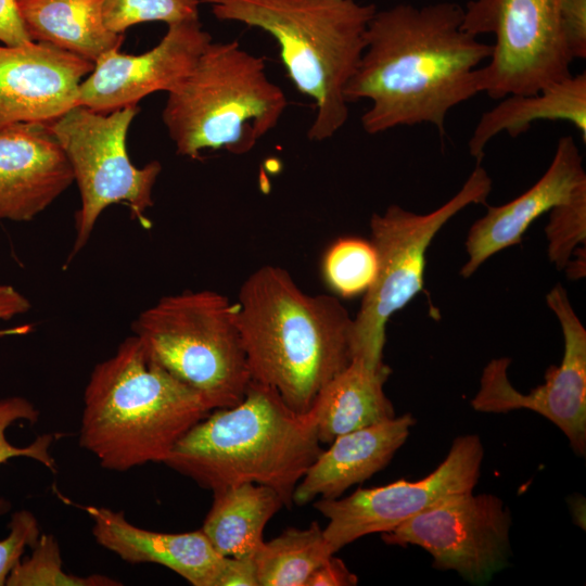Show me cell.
<instances>
[{"instance_id": "obj_11", "label": "cell", "mask_w": 586, "mask_h": 586, "mask_svg": "<svg viewBox=\"0 0 586 586\" xmlns=\"http://www.w3.org/2000/svg\"><path fill=\"white\" fill-rule=\"evenodd\" d=\"M511 513L493 494L449 496L382 533L388 545H415L433 565L453 570L466 581L484 584L508 564Z\"/></svg>"}, {"instance_id": "obj_30", "label": "cell", "mask_w": 586, "mask_h": 586, "mask_svg": "<svg viewBox=\"0 0 586 586\" xmlns=\"http://www.w3.org/2000/svg\"><path fill=\"white\" fill-rule=\"evenodd\" d=\"M9 528V535L0 540V586L5 585L25 549L33 548L41 535L36 517L28 510L14 512Z\"/></svg>"}, {"instance_id": "obj_33", "label": "cell", "mask_w": 586, "mask_h": 586, "mask_svg": "<svg viewBox=\"0 0 586 586\" xmlns=\"http://www.w3.org/2000/svg\"><path fill=\"white\" fill-rule=\"evenodd\" d=\"M30 309L29 301L15 288L0 283V320H10L15 316ZM31 330V326L24 324L12 329L0 330V337L8 335H23Z\"/></svg>"}, {"instance_id": "obj_22", "label": "cell", "mask_w": 586, "mask_h": 586, "mask_svg": "<svg viewBox=\"0 0 586 586\" xmlns=\"http://www.w3.org/2000/svg\"><path fill=\"white\" fill-rule=\"evenodd\" d=\"M18 16L33 41L47 42L95 62L119 49L123 34L109 30L102 0H15Z\"/></svg>"}, {"instance_id": "obj_26", "label": "cell", "mask_w": 586, "mask_h": 586, "mask_svg": "<svg viewBox=\"0 0 586 586\" xmlns=\"http://www.w3.org/2000/svg\"><path fill=\"white\" fill-rule=\"evenodd\" d=\"M33 553L20 561L10 573L8 586H116L120 583L101 574L76 576L62 569L58 540L52 535L41 534L31 548Z\"/></svg>"}, {"instance_id": "obj_6", "label": "cell", "mask_w": 586, "mask_h": 586, "mask_svg": "<svg viewBox=\"0 0 586 586\" xmlns=\"http://www.w3.org/2000/svg\"><path fill=\"white\" fill-rule=\"evenodd\" d=\"M167 93L163 123L177 154L192 160L205 150L249 153L277 127L288 105L264 59L238 41H211Z\"/></svg>"}, {"instance_id": "obj_3", "label": "cell", "mask_w": 586, "mask_h": 586, "mask_svg": "<svg viewBox=\"0 0 586 586\" xmlns=\"http://www.w3.org/2000/svg\"><path fill=\"white\" fill-rule=\"evenodd\" d=\"M320 444L311 408L296 412L277 391L251 380L239 404L214 409L195 423L163 463L212 492L262 484L291 506Z\"/></svg>"}, {"instance_id": "obj_35", "label": "cell", "mask_w": 586, "mask_h": 586, "mask_svg": "<svg viewBox=\"0 0 586 586\" xmlns=\"http://www.w3.org/2000/svg\"><path fill=\"white\" fill-rule=\"evenodd\" d=\"M30 41L18 16L15 0H0V43L17 46Z\"/></svg>"}, {"instance_id": "obj_14", "label": "cell", "mask_w": 586, "mask_h": 586, "mask_svg": "<svg viewBox=\"0 0 586 586\" xmlns=\"http://www.w3.org/2000/svg\"><path fill=\"white\" fill-rule=\"evenodd\" d=\"M167 26L161 41L145 53L131 55L114 49L102 54L79 86L78 105L109 113L176 87L193 68L212 37L199 18Z\"/></svg>"}, {"instance_id": "obj_10", "label": "cell", "mask_w": 586, "mask_h": 586, "mask_svg": "<svg viewBox=\"0 0 586 586\" xmlns=\"http://www.w3.org/2000/svg\"><path fill=\"white\" fill-rule=\"evenodd\" d=\"M561 0H471L462 27L492 34L495 43L479 68L480 91L494 100L533 94L570 76L574 61L561 27Z\"/></svg>"}, {"instance_id": "obj_19", "label": "cell", "mask_w": 586, "mask_h": 586, "mask_svg": "<svg viewBox=\"0 0 586 586\" xmlns=\"http://www.w3.org/2000/svg\"><path fill=\"white\" fill-rule=\"evenodd\" d=\"M415 423L406 413L336 436L296 485L293 504L303 506L319 496L339 498L352 485L368 480L388 464Z\"/></svg>"}, {"instance_id": "obj_27", "label": "cell", "mask_w": 586, "mask_h": 586, "mask_svg": "<svg viewBox=\"0 0 586 586\" xmlns=\"http://www.w3.org/2000/svg\"><path fill=\"white\" fill-rule=\"evenodd\" d=\"M200 4L201 0H102V17L109 30L123 34L140 23L198 20Z\"/></svg>"}, {"instance_id": "obj_4", "label": "cell", "mask_w": 586, "mask_h": 586, "mask_svg": "<svg viewBox=\"0 0 586 586\" xmlns=\"http://www.w3.org/2000/svg\"><path fill=\"white\" fill-rule=\"evenodd\" d=\"M211 411L198 392L166 371L132 334L90 373L79 444L111 471L164 462Z\"/></svg>"}, {"instance_id": "obj_18", "label": "cell", "mask_w": 586, "mask_h": 586, "mask_svg": "<svg viewBox=\"0 0 586 586\" xmlns=\"http://www.w3.org/2000/svg\"><path fill=\"white\" fill-rule=\"evenodd\" d=\"M92 535L103 548L131 564L163 565L193 586H215L224 557L212 546L202 530L169 534L131 524L123 511L85 507Z\"/></svg>"}, {"instance_id": "obj_9", "label": "cell", "mask_w": 586, "mask_h": 586, "mask_svg": "<svg viewBox=\"0 0 586 586\" xmlns=\"http://www.w3.org/2000/svg\"><path fill=\"white\" fill-rule=\"evenodd\" d=\"M138 105L100 113L76 105L49 124L62 146L77 183L80 206L75 214V238L68 262L88 243L105 208L124 204L132 219L150 227L154 184L162 171L158 161L135 166L127 152V133Z\"/></svg>"}, {"instance_id": "obj_24", "label": "cell", "mask_w": 586, "mask_h": 586, "mask_svg": "<svg viewBox=\"0 0 586 586\" xmlns=\"http://www.w3.org/2000/svg\"><path fill=\"white\" fill-rule=\"evenodd\" d=\"M323 530L317 522L306 528L290 527L254 555L258 586H305L310 574L330 556Z\"/></svg>"}, {"instance_id": "obj_5", "label": "cell", "mask_w": 586, "mask_h": 586, "mask_svg": "<svg viewBox=\"0 0 586 586\" xmlns=\"http://www.w3.org/2000/svg\"><path fill=\"white\" fill-rule=\"evenodd\" d=\"M220 21L269 34L297 91L315 102L311 141L333 137L348 119L346 86L377 12L357 0H201Z\"/></svg>"}, {"instance_id": "obj_31", "label": "cell", "mask_w": 586, "mask_h": 586, "mask_svg": "<svg viewBox=\"0 0 586 586\" xmlns=\"http://www.w3.org/2000/svg\"><path fill=\"white\" fill-rule=\"evenodd\" d=\"M561 27L573 60L586 58V0H561Z\"/></svg>"}, {"instance_id": "obj_29", "label": "cell", "mask_w": 586, "mask_h": 586, "mask_svg": "<svg viewBox=\"0 0 586 586\" xmlns=\"http://www.w3.org/2000/svg\"><path fill=\"white\" fill-rule=\"evenodd\" d=\"M39 419V410L33 403L21 396L0 398V464L14 457H27L34 459L52 472L56 471L55 460L51 455V446L54 436L41 434L36 440L23 447L12 445L5 432L16 421L35 423ZM11 504L0 498V514L10 510Z\"/></svg>"}, {"instance_id": "obj_8", "label": "cell", "mask_w": 586, "mask_h": 586, "mask_svg": "<svg viewBox=\"0 0 586 586\" xmlns=\"http://www.w3.org/2000/svg\"><path fill=\"white\" fill-rule=\"evenodd\" d=\"M492 190L487 171L476 164L460 190L428 214L390 205L370 219L378 273L353 318L352 359L383 367L388 319L423 290L426 251L443 226L471 204H485Z\"/></svg>"}, {"instance_id": "obj_23", "label": "cell", "mask_w": 586, "mask_h": 586, "mask_svg": "<svg viewBox=\"0 0 586 586\" xmlns=\"http://www.w3.org/2000/svg\"><path fill=\"white\" fill-rule=\"evenodd\" d=\"M202 532L222 557H254L268 521L284 505L272 488L243 483L213 491Z\"/></svg>"}, {"instance_id": "obj_21", "label": "cell", "mask_w": 586, "mask_h": 586, "mask_svg": "<svg viewBox=\"0 0 586 586\" xmlns=\"http://www.w3.org/2000/svg\"><path fill=\"white\" fill-rule=\"evenodd\" d=\"M390 373L386 365L372 368L353 358L329 381L311 406L320 443L330 444L339 435L394 418L383 388Z\"/></svg>"}, {"instance_id": "obj_34", "label": "cell", "mask_w": 586, "mask_h": 586, "mask_svg": "<svg viewBox=\"0 0 586 586\" xmlns=\"http://www.w3.org/2000/svg\"><path fill=\"white\" fill-rule=\"evenodd\" d=\"M357 582L345 563L332 555L310 574L305 586H354Z\"/></svg>"}, {"instance_id": "obj_16", "label": "cell", "mask_w": 586, "mask_h": 586, "mask_svg": "<svg viewBox=\"0 0 586 586\" xmlns=\"http://www.w3.org/2000/svg\"><path fill=\"white\" fill-rule=\"evenodd\" d=\"M73 182L69 162L49 124L0 129V219L33 220Z\"/></svg>"}, {"instance_id": "obj_12", "label": "cell", "mask_w": 586, "mask_h": 586, "mask_svg": "<svg viewBox=\"0 0 586 586\" xmlns=\"http://www.w3.org/2000/svg\"><path fill=\"white\" fill-rule=\"evenodd\" d=\"M484 456L476 434L458 436L443 462L425 477L358 488L344 498L323 499L315 508L329 520L323 536L335 553L354 540L386 533L449 496L472 492Z\"/></svg>"}, {"instance_id": "obj_32", "label": "cell", "mask_w": 586, "mask_h": 586, "mask_svg": "<svg viewBox=\"0 0 586 586\" xmlns=\"http://www.w3.org/2000/svg\"><path fill=\"white\" fill-rule=\"evenodd\" d=\"M215 586H258L254 557H224Z\"/></svg>"}, {"instance_id": "obj_13", "label": "cell", "mask_w": 586, "mask_h": 586, "mask_svg": "<svg viewBox=\"0 0 586 586\" xmlns=\"http://www.w3.org/2000/svg\"><path fill=\"white\" fill-rule=\"evenodd\" d=\"M546 302L557 316L563 334L564 352L560 365L547 370L544 384L523 394L508 379L510 359H493L483 370L480 388L471 405L482 412L533 410L564 433L573 451L585 456L586 330L560 283L547 293Z\"/></svg>"}, {"instance_id": "obj_15", "label": "cell", "mask_w": 586, "mask_h": 586, "mask_svg": "<svg viewBox=\"0 0 586 586\" xmlns=\"http://www.w3.org/2000/svg\"><path fill=\"white\" fill-rule=\"evenodd\" d=\"M93 67L47 42L0 43V129L56 120L78 105L79 86Z\"/></svg>"}, {"instance_id": "obj_25", "label": "cell", "mask_w": 586, "mask_h": 586, "mask_svg": "<svg viewBox=\"0 0 586 586\" xmlns=\"http://www.w3.org/2000/svg\"><path fill=\"white\" fill-rule=\"evenodd\" d=\"M378 273V255L371 241L343 238L334 242L323 259L329 286L343 297L365 294Z\"/></svg>"}, {"instance_id": "obj_20", "label": "cell", "mask_w": 586, "mask_h": 586, "mask_svg": "<svg viewBox=\"0 0 586 586\" xmlns=\"http://www.w3.org/2000/svg\"><path fill=\"white\" fill-rule=\"evenodd\" d=\"M539 120L568 122L586 142V74L552 82L533 94H510L484 112L468 142L469 153L481 164L488 142L501 132L515 138Z\"/></svg>"}, {"instance_id": "obj_2", "label": "cell", "mask_w": 586, "mask_h": 586, "mask_svg": "<svg viewBox=\"0 0 586 586\" xmlns=\"http://www.w3.org/2000/svg\"><path fill=\"white\" fill-rule=\"evenodd\" d=\"M235 304L251 380L277 391L294 411H309L352 360L347 309L334 296L307 294L271 265L244 280Z\"/></svg>"}, {"instance_id": "obj_1", "label": "cell", "mask_w": 586, "mask_h": 586, "mask_svg": "<svg viewBox=\"0 0 586 586\" xmlns=\"http://www.w3.org/2000/svg\"><path fill=\"white\" fill-rule=\"evenodd\" d=\"M462 20L454 2L377 10L345 89L348 103L370 102L361 116L367 133L431 124L444 136L448 112L481 92L479 68L493 47L466 31Z\"/></svg>"}, {"instance_id": "obj_28", "label": "cell", "mask_w": 586, "mask_h": 586, "mask_svg": "<svg viewBox=\"0 0 586 586\" xmlns=\"http://www.w3.org/2000/svg\"><path fill=\"white\" fill-rule=\"evenodd\" d=\"M548 213L550 217L545 229L548 257L559 270L565 269L577 252V246L585 245L586 186L578 189L570 200L555 206Z\"/></svg>"}, {"instance_id": "obj_7", "label": "cell", "mask_w": 586, "mask_h": 586, "mask_svg": "<svg viewBox=\"0 0 586 586\" xmlns=\"http://www.w3.org/2000/svg\"><path fill=\"white\" fill-rule=\"evenodd\" d=\"M235 302L212 290L160 298L132 321L151 357L212 410L239 404L251 382Z\"/></svg>"}, {"instance_id": "obj_17", "label": "cell", "mask_w": 586, "mask_h": 586, "mask_svg": "<svg viewBox=\"0 0 586 586\" xmlns=\"http://www.w3.org/2000/svg\"><path fill=\"white\" fill-rule=\"evenodd\" d=\"M584 186L586 173L579 149L571 136H563L549 167L531 188L508 203L488 206L470 227L468 257L460 275L470 278L491 256L519 244L535 219L570 200Z\"/></svg>"}]
</instances>
